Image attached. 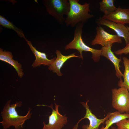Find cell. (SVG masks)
Listing matches in <instances>:
<instances>
[{"mask_svg":"<svg viewBox=\"0 0 129 129\" xmlns=\"http://www.w3.org/2000/svg\"><path fill=\"white\" fill-rule=\"evenodd\" d=\"M11 100H8L3 107V111L1 112L2 118L0 122L4 129H7L10 127H14L15 129H21L25 121L31 117L32 113L30 108L27 114L25 116L19 115L16 108L22 105V102L19 101L15 103L10 104Z\"/></svg>","mask_w":129,"mask_h":129,"instance_id":"1","label":"cell"},{"mask_svg":"<svg viewBox=\"0 0 129 129\" xmlns=\"http://www.w3.org/2000/svg\"><path fill=\"white\" fill-rule=\"evenodd\" d=\"M70 4L69 12L65 18L64 23L67 26L75 27L80 23H84L94 16L89 13L90 4L86 3L83 5L79 2V0H69Z\"/></svg>","mask_w":129,"mask_h":129,"instance_id":"2","label":"cell"},{"mask_svg":"<svg viewBox=\"0 0 129 129\" xmlns=\"http://www.w3.org/2000/svg\"><path fill=\"white\" fill-rule=\"evenodd\" d=\"M83 24L80 23L76 25L74 31L73 39L65 46V49L77 50L79 52L80 58L82 59H83L82 55L83 51L90 52L92 54V58L93 60L95 62L98 61L101 56V50L91 48L84 43L82 37Z\"/></svg>","mask_w":129,"mask_h":129,"instance_id":"3","label":"cell"},{"mask_svg":"<svg viewBox=\"0 0 129 129\" xmlns=\"http://www.w3.org/2000/svg\"><path fill=\"white\" fill-rule=\"evenodd\" d=\"M47 10L59 24L64 23V15L67 16L70 9V4L68 0H51L46 2Z\"/></svg>","mask_w":129,"mask_h":129,"instance_id":"4","label":"cell"},{"mask_svg":"<svg viewBox=\"0 0 129 129\" xmlns=\"http://www.w3.org/2000/svg\"><path fill=\"white\" fill-rule=\"evenodd\" d=\"M112 105L113 107L121 113H128L129 110V92L124 87L111 90Z\"/></svg>","mask_w":129,"mask_h":129,"instance_id":"5","label":"cell"},{"mask_svg":"<svg viewBox=\"0 0 129 129\" xmlns=\"http://www.w3.org/2000/svg\"><path fill=\"white\" fill-rule=\"evenodd\" d=\"M54 104V109L52 104L50 106L44 105V106H48L51 108L52 111L51 114L49 116L48 123L46 124L43 122L42 129H62L67 123V117L59 113L58 108L60 106L55 103Z\"/></svg>","mask_w":129,"mask_h":129,"instance_id":"6","label":"cell"},{"mask_svg":"<svg viewBox=\"0 0 129 129\" xmlns=\"http://www.w3.org/2000/svg\"><path fill=\"white\" fill-rule=\"evenodd\" d=\"M96 30V35L91 42L92 45L99 44L104 47L112 45L113 43H120L122 42L121 38L117 35L108 33L100 26H97Z\"/></svg>","mask_w":129,"mask_h":129,"instance_id":"7","label":"cell"},{"mask_svg":"<svg viewBox=\"0 0 129 129\" xmlns=\"http://www.w3.org/2000/svg\"><path fill=\"white\" fill-rule=\"evenodd\" d=\"M97 24L107 26L114 30L117 35L125 40L126 45L129 42V31L124 24L116 23L100 17L97 19Z\"/></svg>","mask_w":129,"mask_h":129,"instance_id":"8","label":"cell"},{"mask_svg":"<svg viewBox=\"0 0 129 129\" xmlns=\"http://www.w3.org/2000/svg\"><path fill=\"white\" fill-rule=\"evenodd\" d=\"M89 101L88 100L86 102H81V103L85 108L86 113L84 117L81 118L78 122L79 123L81 120L85 119H88L89 121V124L84 125L82 127L83 129H99L100 126L104 123L109 117L110 113H108L105 118L101 119L98 118L93 114L89 109L88 105Z\"/></svg>","mask_w":129,"mask_h":129,"instance_id":"9","label":"cell"},{"mask_svg":"<svg viewBox=\"0 0 129 129\" xmlns=\"http://www.w3.org/2000/svg\"><path fill=\"white\" fill-rule=\"evenodd\" d=\"M103 18L116 23L129 24V8H117L114 12L108 15H103Z\"/></svg>","mask_w":129,"mask_h":129,"instance_id":"10","label":"cell"},{"mask_svg":"<svg viewBox=\"0 0 129 129\" xmlns=\"http://www.w3.org/2000/svg\"><path fill=\"white\" fill-rule=\"evenodd\" d=\"M57 55L56 58L49 66L48 69L53 72L56 73L58 76H61L62 74L60 72V69L64 63L68 59L72 57H76L80 58V56L75 55L73 53L67 56L63 55L60 51L57 50L56 52Z\"/></svg>","mask_w":129,"mask_h":129,"instance_id":"11","label":"cell"},{"mask_svg":"<svg viewBox=\"0 0 129 129\" xmlns=\"http://www.w3.org/2000/svg\"><path fill=\"white\" fill-rule=\"evenodd\" d=\"M112 46L110 45L102 47L101 49V56L106 57L112 62L115 67L116 75L120 79L123 76V74L119 69L121 66L119 63L121 61V59L117 58L115 55L111 50Z\"/></svg>","mask_w":129,"mask_h":129,"instance_id":"12","label":"cell"},{"mask_svg":"<svg viewBox=\"0 0 129 129\" xmlns=\"http://www.w3.org/2000/svg\"><path fill=\"white\" fill-rule=\"evenodd\" d=\"M32 51L34 54L35 59L32 65L33 68L39 66L42 64L49 66L55 59L54 58L49 59L46 54L37 50L32 45L31 42L25 39Z\"/></svg>","mask_w":129,"mask_h":129,"instance_id":"13","label":"cell"},{"mask_svg":"<svg viewBox=\"0 0 129 129\" xmlns=\"http://www.w3.org/2000/svg\"><path fill=\"white\" fill-rule=\"evenodd\" d=\"M0 60L11 65L16 70L18 76L20 78L23 77L24 73L22 65L17 60L13 59V56L11 52L4 51L2 48H0Z\"/></svg>","mask_w":129,"mask_h":129,"instance_id":"14","label":"cell"},{"mask_svg":"<svg viewBox=\"0 0 129 129\" xmlns=\"http://www.w3.org/2000/svg\"><path fill=\"white\" fill-rule=\"evenodd\" d=\"M127 118L129 119V113H121L117 111L110 113L109 117L104 122L105 127L103 125L100 129H109L113 124Z\"/></svg>","mask_w":129,"mask_h":129,"instance_id":"15","label":"cell"},{"mask_svg":"<svg viewBox=\"0 0 129 129\" xmlns=\"http://www.w3.org/2000/svg\"><path fill=\"white\" fill-rule=\"evenodd\" d=\"M123 59L125 68L123 76L124 81H123L121 78H120L118 84L120 87L125 88L129 91V59L124 57Z\"/></svg>","mask_w":129,"mask_h":129,"instance_id":"16","label":"cell"},{"mask_svg":"<svg viewBox=\"0 0 129 129\" xmlns=\"http://www.w3.org/2000/svg\"><path fill=\"white\" fill-rule=\"evenodd\" d=\"M114 0H102L100 2L99 9L104 15H107L115 11L117 9L114 4Z\"/></svg>","mask_w":129,"mask_h":129,"instance_id":"17","label":"cell"},{"mask_svg":"<svg viewBox=\"0 0 129 129\" xmlns=\"http://www.w3.org/2000/svg\"><path fill=\"white\" fill-rule=\"evenodd\" d=\"M0 24L4 27L12 29L17 33L18 36L21 38L26 39L22 30L19 29L11 22L1 15L0 16Z\"/></svg>","mask_w":129,"mask_h":129,"instance_id":"18","label":"cell"},{"mask_svg":"<svg viewBox=\"0 0 129 129\" xmlns=\"http://www.w3.org/2000/svg\"><path fill=\"white\" fill-rule=\"evenodd\" d=\"M117 129H129V119H125L116 124Z\"/></svg>","mask_w":129,"mask_h":129,"instance_id":"19","label":"cell"},{"mask_svg":"<svg viewBox=\"0 0 129 129\" xmlns=\"http://www.w3.org/2000/svg\"><path fill=\"white\" fill-rule=\"evenodd\" d=\"M117 55H121L123 54H127L129 53V42L124 48L118 49L114 52Z\"/></svg>","mask_w":129,"mask_h":129,"instance_id":"20","label":"cell"},{"mask_svg":"<svg viewBox=\"0 0 129 129\" xmlns=\"http://www.w3.org/2000/svg\"><path fill=\"white\" fill-rule=\"evenodd\" d=\"M78 123H77L74 126L73 129H77L78 127Z\"/></svg>","mask_w":129,"mask_h":129,"instance_id":"21","label":"cell"},{"mask_svg":"<svg viewBox=\"0 0 129 129\" xmlns=\"http://www.w3.org/2000/svg\"><path fill=\"white\" fill-rule=\"evenodd\" d=\"M110 129H117L116 127L112 126L110 127Z\"/></svg>","mask_w":129,"mask_h":129,"instance_id":"22","label":"cell"},{"mask_svg":"<svg viewBox=\"0 0 129 129\" xmlns=\"http://www.w3.org/2000/svg\"><path fill=\"white\" fill-rule=\"evenodd\" d=\"M126 26V27H127V29H128V31H129V27H128V26Z\"/></svg>","mask_w":129,"mask_h":129,"instance_id":"23","label":"cell"},{"mask_svg":"<svg viewBox=\"0 0 129 129\" xmlns=\"http://www.w3.org/2000/svg\"><path fill=\"white\" fill-rule=\"evenodd\" d=\"M128 113H129V111H128Z\"/></svg>","mask_w":129,"mask_h":129,"instance_id":"24","label":"cell"}]
</instances>
